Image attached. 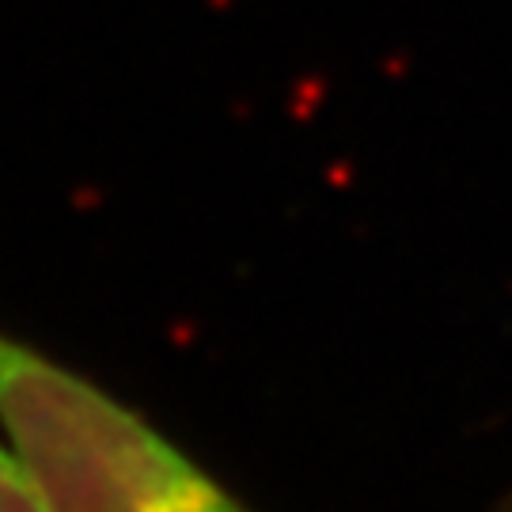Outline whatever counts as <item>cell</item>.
<instances>
[{"label":"cell","mask_w":512,"mask_h":512,"mask_svg":"<svg viewBox=\"0 0 512 512\" xmlns=\"http://www.w3.org/2000/svg\"><path fill=\"white\" fill-rule=\"evenodd\" d=\"M0 429L50 512H258L148 414L8 327Z\"/></svg>","instance_id":"obj_1"},{"label":"cell","mask_w":512,"mask_h":512,"mask_svg":"<svg viewBox=\"0 0 512 512\" xmlns=\"http://www.w3.org/2000/svg\"><path fill=\"white\" fill-rule=\"evenodd\" d=\"M0 512H50L27 463L19 459L12 440L4 437V429H0Z\"/></svg>","instance_id":"obj_2"},{"label":"cell","mask_w":512,"mask_h":512,"mask_svg":"<svg viewBox=\"0 0 512 512\" xmlns=\"http://www.w3.org/2000/svg\"><path fill=\"white\" fill-rule=\"evenodd\" d=\"M497 512H512V494L505 497V501H501V509H497Z\"/></svg>","instance_id":"obj_3"}]
</instances>
